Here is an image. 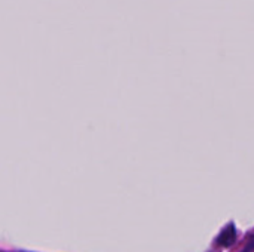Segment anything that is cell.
Masks as SVG:
<instances>
[{
	"label": "cell",
	"instance_id": "6da1fadb",
	"mask_svg": "<svg viewBox=\"0 0 254 252\" xmlns=\"http://www.w3.org/2000/svg\"><path fill=\"white\" fill-rule=\"evenodd\" d=\"M253 250H254V235L252 236V241H250V242L247 244V247H246V248L243 250V252H252Z\"/></svg>",
	"mask_w": 254,
	"mask_h": 252
}]
</instances>
